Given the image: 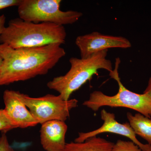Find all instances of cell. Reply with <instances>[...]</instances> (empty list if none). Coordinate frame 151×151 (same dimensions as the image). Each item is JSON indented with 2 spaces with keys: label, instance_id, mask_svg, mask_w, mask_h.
<instances>
[{
  "label": "cell",
  "instance_id": "obj_9",
  "mask_svg": "<svg viewBox=\"0 0 151 151\" xmlns=\"http://www.w3.org/2000/svg\"><path fill=\"white\" fill-rule=\"evenodd\" d=\"M4 110L9 118L17 128L34 127L38 123L20 98L18 91L6 90L3 94Z\"/></svg>",
  "mask_w": 151,
  "mask_h": 151
},
{
  "label": "cell",
  "instance_id": "obj_16",
  "mask_svg": "<svg viewBox=\"0 0 151 151\" xmlns=\"http://www.w3.org/2000/svg\"><path fill=\"white\" fill-rule=\"evenodd\" d=\"M21 0H0V10L10 7L18 6Z\"/></svg>",
  "mask_w": 151,
  "mask_h": 151
},
{
  "label": "cell",
  "instance_id": "obj_1",
  "mask_svg": "<svg viewBox=\"0 0 151 151\" xmlns=\"http://www.w3.org/2000/svg\"><path fill=\"white\" fill-rule=\"evenodd\" d=\"M65 54V50L58 44L18 49L0 44V55L3 59L0 86L45 75Z\"/></svg>",
  "mask_w": 151,
  "mask_h": 151
},
{
  "label": "cell",
  "instance_id": "obj_10",
  "mask_svg": "<svg viewBox=\"0 0 151 151\" xmlns=\"http://www.w3.org/2000/svg\"><path fill=\"white\" fill-rule=\"evenodd\" d=\"M68 129L65 122L52 120L41 124V145L45 151H62L66 145L65 134Z\"/></svg>",
  "mask_w": 151,
  "mask_h": 151
},
{
  "label": "cell",
  "instance_id": "obj_6",
  "mask_svg": "<svg viewBox=\"0 0 151 151\" xmlns=\"http://www.w3.org/2000/svg\"><path fill=\"white\" fill-rule=\"evenodd\" d=\"M19 96L38 124L52 120L65 122L70 112L77 107L76 99L65 100L60 95L48 94L42 97H32L19 92Z\"/></svg>",
  "mask_w": 151,
  "mask_h": 151
},
{
  "label": "cell",
  "instance_id": "obj_17",
  "mask_svg": "<svg viewBox=\"0 0 151 151\" xmlns=\"http://www.w3.org/2000/svg\"><path fill=\"white\" fill-rule=\"evenodd\" d=\"M6 17L4 14L0 16V35L4 31L5 28L6 27L5 24Z\"/></svg>",
  "mask_w": 151,
  "mask_h": 151
},
{
  "label": "cell",
  "instance_id": "obj_15",
  "mask_svg": "<svg viewBox=\"0 0 151 151\" xmlns=\"http://www.w3.org/2000/svg\"><path fill=\"white\" fill-rule=\"evenodd\" d=\"M0 151H15L10 145L6 133L0 137Z\"/></svg>",
  "mask_w": 151,
  "mask_h": 151
},
{
  "label": "cell",
  "instance_id": "obj_14",
  "mask_svg": "<svg viewBox=\"0 0 151 151\" xmlns=\"http://www.w3.org/2000/svg\"><path fill=\"white\" fill-rule=\"evenodd\" d=\"M16 128L17 127L9 118L5 110L0 109V131L6 133Z\"/></svg>",
  "mask_w": 151,
  "mask_h": 151
},
{
  "label": "cell",
  "instance_id": "obj_19",
  "mask_svg": "<svg viewBox=\"0 0 151 151\" xmlns=\"http://www.w3.org/2000/svg\"><path fill=\"white\" fill-rule=\"evenodd\" d=\"M3 61V59L2 57L0 55V69H1V67L2 65Z\"/></svg>",
  "mask_w": 151,
  "mask_h": 151
},
{
  "label": "cell",
  "instance_id": "obj_3",
  "mask_svg": "<svg viewBox=\"0 0 151 151\" xmlns=\"http://www.w3.org/2000/svg\"><path fill=\"white\" fill-rule=\"evenodd\" d=\"M108 50L94 53L86 58H71L69 59L70 68L65 75L55 77L47 84L50 89L59 93L63 100H69L70 95L78 90L98 70L103 69L113 71L112 62L107 59Z\"/></svg>",
  "mask_w": 151,
  "mask_h": 151
},
{
  "label": "cell",
  "instance_id": "obj_13",
  "mask_svg": "<svg viewBox=\"0 0 151 151\" xmlns=\"http://www.w3.org/2000/svg\"><path fill=\"white\" fill-rule=\"evenodd\" d=\"M112 151H142L140 148L132 141L118 140L114 144Z\"/></svg>",
  "mask_w": 151,
  "mask_h": 151
},
{
  "label": "cell",
  "instance_id": "obj_18",
  "mask_svg": "<svg viewBox=\"0 0 151 151\" xmlns=\"http://www.w3.org/2000/svg\"><path fill=\"white\" fill-rule=\"evenodd\" d=\"M143 93L147 94L151 98V76L149 78L147 85Z\"/></svg>",
  "mask_w": 151,
  "mask_h": 151
},
{
  "label": "cell",
  "instance_id": "obj_2",
  "mask_svg": "<svg viewBox=\"0 0 151 151\" xmlns=\"http://www.w3.org/2000/svg\"><path fill=\"white\" fill-rule=\"evenodd\" d=\"M66 31L63 26L50 23H35L19 18L11 20L0 35V44L13 49L40 47L65 43Z\"/></svg>",
  "mask_w": 151,
  "mask_h": 151
},
{
  "label": "cell",
  "instance_id": "obj_5",
  "mask_svg": "<svg viewBox=\"0 0 151 151\" xmlns=\"http://www.w3.org/2000/svg\"><path fill=\"white\" fill-rule=\"evenodd\" d=\"M61 0H21L18 6L19 18L35 23H50L63 26L73 24L83 15L74 11L60 9Z\"/></svg>",
  "mask_w": 151,
  "mask_h": 151
},
{
  "label": "cell",
  "instance_id": "obj_11",
  "mask_svg": "<svg viewBox=\"0 0 151 151\" xmlns=\"http://www.w3.org/2000/svg\"><path fill=\"white\" fill-rule=\"evenodd\" d=\"M114 144L104 138L94 136L82 142L66 143L62 151H112Z\"/></svg>",
  "mask_w": 151,
  "mask_h": 151
},
{
  "label": "cell",
  "instance_id": "obj_12",
  "mask_svg": "<svg viewBox=\"0 0 151 151\" xmlns=\"http://www.w3.org/2000/svg\"><path fill=\"white\" fill-rule=\"evenodd\" d=\"M127 118L136 135L143 138L151 146V118L138 113L133 115L130 112L127 113Z\"/></svg>",
  "mask_w": 151,
  "mask_h": 151
},
{
  "label": "cell",
  "instance_id": "obj_4",
  "mask_svg": "<svg viewBox=\"0 0 151 151\" xmlns=\"http://www.w3.org/2000/svg\"><path fill=\"white\" fill-rule=\"evenodd\" d=\"M120 63V59L116 58L115 68L109 73L111 78L115 79L119 85L118 93L113 96H108L101 91H94L83 105L94 111H98L103 106L130 108L151 118V98L145 93L137 94L130 91L124 86L119 77Z\"/></svg>",
  "mask_w": 151,
  "mask_h": 151
},
{
  "label": "cell",
  "instance_id": "obj_8",
  "mask_svg": "<svg viewBox=\"0 0 151 151\" xmlns=\"http://www.w3.org/2000/svg\"><path fill=\"white\" fill-rule=\"evenodd\" d=\"M101 118L103 121V125L99 129L86 133H79L78 137L74 140L76 142H82L88 139L99 134L104 133H113L127 137L135 143L142 151H151V146L149 144H144L139 141L137 135L129 123L121 124L116 121L115 114L107 112L103 109L101 111Z\"/></svg>",
  "mask_w": 151,
  "mask_h": 151
},
{
  "label": "cell",
  "instance_id": "obj_7",
  "mask_svg": "<svg viewBox=\"0 0 151 151\" xmlns=\"http://www.w3.org/2000/svg\"><path fill=\"white\" fill-rule=\"evenodd\" d=\"M75 43L82 58L110 48L127 49L132 47L130 41L126 38L105 35L97 32L77 37Z\"/></svg>",
  "mask_w": 151,
  "mask_h": 151
}]
</instances>
